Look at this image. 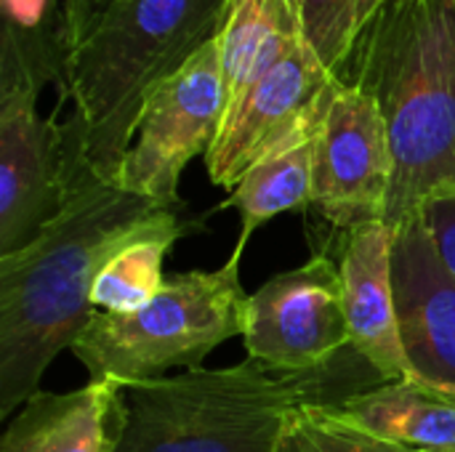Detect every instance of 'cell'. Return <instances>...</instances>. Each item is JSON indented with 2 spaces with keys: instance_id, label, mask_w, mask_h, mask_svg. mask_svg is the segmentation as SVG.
<instances>
[{
  "instance_id": "5b68a950",
  "label": "cell",
  "mask_w": 455,
  "mask_h": 452,
  "mask_svg": "<svg viewBox=\"0 0 455 452\" xmlns=\"http://www.w3.org/2000/svg\"><path fill=\"white\" fill-rule=\"evenodd\" d=\"M243 253L237 245L213 272L165 277L160 293L136 312H96L72 344L91 381H115L123 389L160 381L176 368H200L213 349L243 336L251 304L240 282Z\"/></svg>"
},
{
  "instance_id": "3957f363",
  "label": "cell",
  "mask_w": 455,
  "mask_h": 452,
  "mask_svg": "<svg viewBox=\"0 0 455 452\" xmlns=\"http://www.w3.org/2000/svg\"><path fill=\"white\" fill-rule=\"evenodd\" d=\"M379 384L355 349L312 373H277L251 357L221 370H181L125 389L117 452H277L293 410L341 405Z\"/></svg>"
},
{
  "instance_id": "30bf717a",
  "label": "cell",
  "mask_w": 455,
  "mask_h": 452,
  "mask_svg": "<svg viewBox=\"0 0 455 452\" xmlns=\"http://www.w3.org/2000/svg\"><path fill=\"white\" fill-rule=\"evenodd\" d=\"M339 83L307 40L299 43L227 109L205 155L211 181L232 192L256 163L299 136L320 131Z\"/></svg>"
},
{
  "instance_id": "4fadbf2b",
  "label": "cell",
  "mask_w": 455,
  "mask_h": 452,
  "mask_svg": "<svg viewBox=\"0 0 455 452\" xmlns=\"http://www.w3.org/2000/svg\"><path fill=\"white\" fill-rule=\"evenodd\" d=\"M125 418V389L115 381L37 392L8 424L0 452H117Z\"/></svg>"
},
{
  "instance_id": "e0dca14e",
  "label": "cell",
  "mask_w": 455,
  "mask_h": 452,
  "mask_svg": "<svg viewBox=\"0 0 455 452\" xmlns=\"http://www.w3.org/2000/svg\"><path fill=\"white\" fill-rule=\"evenodd\" d=\"M317 133H304L283 149L272 152L261 163H256L229 192L221 208H237L240 226V248H248L251 234L288 210L312 208V173H315V147Z\"/></svg>"
},
{
  "instance_id": "ac0fdd59",
  "label": "cell",
  "mask_w": 455,
  "mask_h": 452,
  "mask_svg": "<svg viewBox=\"0 0 455 452\" xmlns=\"http://www.w3.org/2000/svg\"><path fill=\"white\" fill-rule=\"evenodd\" d=\"M189 229H195V221H184L181 213H173L123 245L93 282V306L107 314H128L155 298L165 285L163 261Z\"/></svg>"
},
{
  "instance_id": "44dd1931",
  "label": "cell",
  "mask_w": 455,
  "mask_h": 452,
  "mask_svg": "<svg viewBox=\"0 0 455 452\" xmlns=\"http://www.w3.org/2000/svg\"><path fill=\"white\" fill-rule=\"evenodd\" d=\"M421 216L435 237V245L448 264V269L455 277V192H445L432 197L424 208Z\"/></svg>"
},
{
  "instance_id": "9c48e42d",
  "label": "cell",
  "mask_w": 455,
  "mask_h": 452,
  "mask_svg": "<svg viewBox=\"0 0 455 452\" xmlns=\"http://www.w3.org/2000/svg\"><path fill=\"white\" fill-rule=\"evenodd\" d=\"M243 344L251 360L277 373H312L347 354L352 336L339 264L320 250L267 280L251 296Z\"/></svg>"
},
{
  "instance_id": "ba28073f",
  "label": "cell",
  "mask_w": 455,
  "mask_h": 452,
  "mask_svg": "<svg viewBox=\"0 0 455 452\" xmlns=\"http://www.w3.org/2000/svg\"><path fill=\"white\" fill-rule=\"evenodd\" d=\"M395 152L381 107L352 83H339L315 147L312 213L336 234L384 224Z\"/></svg>"
},
{
  "instance_id": "8992f818",
  "label": "cell",
  "mask_w": 455,
  "mask_h": 452,
  "mask_svg": "<svg viewBox=\"0 0 455 452\" xmlns=\"http://www.w3.org/2000/svg\"><path fill=\"white\" fill-rule=\"evenodd\" d=\"M40 88L0 56V256L29 245L67 205L77 160L88 152L85 123L40 117Z\"/></svg>"
},
{
  "instance_id": "7c38bea8",
  "label": "cell",
  "mask_w": 455,
  "mask_h": 452,
  "mask_svg": "<svg viewBox=\"0 0 455 452\" xmlns=\"http://www.w3.org/2000/svg\"><path fill=\"white\" fill-rule=\"evenodd\" d=\"M392 240L387 224H368L339 234V269L352 349L384 381H405L411 368L395 304Z\"/></svg>"
},
{
  "instance_id": "5bb4252c",
  "label": "cell",
  "mask_w": 455,
  "mask_h": 452,
  "mask_svg": "<svg viewBox=\"0 0 455 452\" xmlns=\"http://www.w3.org/2000/svg\"><path fill=\"white\" fill-rule=\"evenodd\" d=\"M227 109L304 43L296 0H227L216 35Z\"/></svg>"
},
{
  "instance_id": "d6986e66",
  "label": "cell",
  "mask_w": 455,
  "mask_h": 452,
  "mask_svg": "<svg viewBox=\"0 0 455 452\" xmlns=\"http://www.w3.org/2000/svg\"><path fill=\"white\" fill-rule=\"evenodd\" d=\"M384 0H296L307 45L333 77H344L360 35Z\"/></svg>"
},
{
  "instance_id": "52a82bcc",
  "label": "cell",
  "mask_w": 455,
  "mask_h": 452,
  "mask_svg": "<svg viewBox=\"0 0 455 452\" xmlns=\"http://www.w3.org/2000/svg\"><path fill=\"white\" fill-rule=\"evenodd\" d=\"M227 117V85L219 43L200 48L144 101L117 184L163 205H181L179 178L187 163L208 155Z\"/></svg>"
},
{
  "instance_id": "277c9868",
  "label": "cell",
  "mask_w": 455,
  "mask_h": 452,
  "mask_svg": "<svg viewBox=\"0 0 455 452\" xmlns=\"http://www.w3.org/2000/svg\"><path fill=\"white\" fill-rule=\"evenodd\" d=\"M227 0H115L75 48L69 101L93 170L117 184L147 96L216 40Z\"/></svg>"
},
{
  "instance_id": "7402d4cb",
  "label": "cell",
  "mask_w": 455,
  "mask_h": 452,
  "mask_svg": "<svg viewBox=\"0 0 455 452\" xmlns=\"http://www.w3.org/2000/svg\"><path fill=\"white\" fill-rule=\"evenodd\" d=\"M112 3H115V0H64L72 48H77V45L91 35V29L101 21V16L107 13V8H109Z\"/></svg>"
},
{
  "instance_id": "603a6c76",
  "label": "cell",
  "mask_w": 455,
  "mask_h": 452,
  "mask_svg": "<svg viewBox=\"0 0 455 452\" xmlns=\"http://www.w3.org/2000/svg\"><path fill=\"white\" fill-rule=\"evenodd\" d=\"M384 3H387V0H384Z\"/></svg>"
},
{
  "instance_id": "ffe728a7",
  "label": "cell",
  "mask_w": 455,
  "mask_h": 452,
  "mask_svg": "<svg viewBox=\"0 0 455 452\" xmlns=\"http://www.w3.org/2000/svg\"><path fill=\"white\" fill-rule=\"evenodd\" d=\"M277 452H419L387 440L352 418L336 405H304L285 421Z\"/></svg>"
},
{
  "instance_id": "7a4b0ae2",
  "label": "cell",
  "mask_w": 455,
  "mask_h": 452,
  "mask_svg": "<svg viewBox=\"0 0 455 452\" xmlns=\"http://www.w3.org/2000/svg\"><path fill=\"white\" fill-rule=\"evenodd\" d=\"M341 80L384 112L395 152L384 224L395 232L455 192V0H387Z\"/></svg>"
},
{
  "instance_id": "2e32d148",
  "label": "cell",
  "mask_w": 455,
  "mask_h": 452,
  "mask_svg": "<svg viewBox=\"0 0 455 452\" xmlns=\"http://www.w3.org/2000/svg\"><path fill=\"white\" fill-rule=\"evenodd\" d=\"M0 56L11 59L43 91L56 85L69 99L72 37L64 0H0Z\"/></svg>"
},
{
  "instance_id": "6da1fadb",
  "label": "cell",
  "mask_w": 455,
  "mask_h": 452,
  "mask_svg": "<svg viewBox=\"0 0 455 452\" xmlns=\"http://www.w3.org/2000/svg\"><path fill=\"white\" fill-rule=\"evenodd\" d=\"M179 210L101 178L88 152L77 160L59 218L0 256V418L40 392L48 365L88 328L101 266Z\"/></svg>"
},
{
  "instance_id": "8fae6325",
  "label": "cell",
  "mask_w": 455,
  "mask_h": 452,
  "mask_svg": "<svg viewBox=\"0 0 455 452\" xmlns=\"http://www.w3.org/2000/svg\"><path fill=\"white\" fill-rule=\"evenodd\" d=\"M392 280L411 378L455 400V277L424 216L392 232Z\"/></svg>"
},
{
  "instance_id": "9a60e30c",
  "label": "cell",
  "mask_w": 455,
  "mask_h": 452,
  "mask_svg": "<svg viewBox=\"0 0 455 452\" xmlns=\"http://www.w3.org/2000/svg\"><path fill=\"white\" fill-rule=\"evenodd\" d=\"M355 424L419 452H455V400L405 378L371 386L336 405Z\"/></svg>"
}]
</instances>
